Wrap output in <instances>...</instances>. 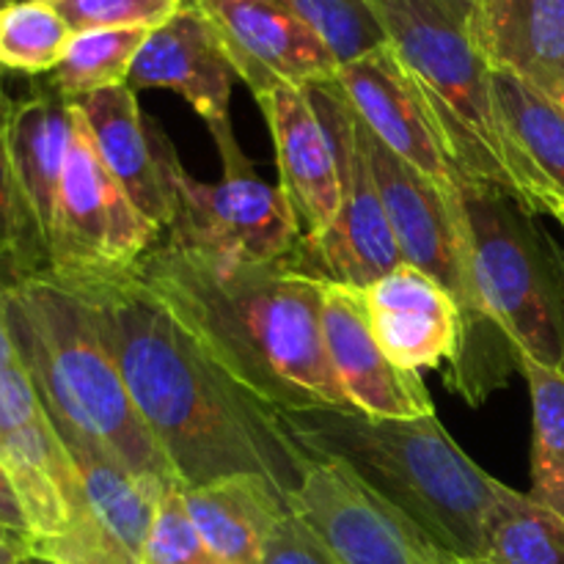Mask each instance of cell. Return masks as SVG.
<instances>
[{
  "label": "cell",
  "instance_id": "obj_1",
  "mask_svg": "<svg viewBox=\"0 0 564 564\" xmlns=\"http://www.w3.org/2000/svg\"><path fill=\"white\" fill-rule=\"evenodd\" d=\"M55 275L91 314L138 416L182 488L259 474L284 496L297 490L312 460L286 438L273 411L220 372L132 270Z\"/></svg>",
  "mask_w": 564,
  "mask_h": 564
},
{
  "label": "cell",
  "instance_id": "obj_2",
  "mask_svg": "<svg viewBox=\"0 0 564 564\" xmlns=\"http://www.w3.org/2000/svg\"><path fill=\"white\" fill-rule=\"evenodd\" d=\"M135 279L248 397L273 413L350 405L323 341V281L279 262L163 242Z\"/></svg>",
  "mask_w": 564,
  "mask_h": 564
},
{
  "label": "cell",
  "instance_id": "obj_3",
  "mask_svg": "<svg viewBox=\"0 0 564 564\" xmlns=\"http://www.w3.org/2000/svg\"><path fill=\"white\" fill-rule=\"evenodd\" d=\"M275 419L308 460L350 468L441 543L479 560L490 516L510 488L479 468L435 413L378 419L352 405H319Z\"/></svg>",
  "mask_w": 564,
  "mask_h": 564
},
{
  "label": "cell",
  "instance_id": "obj_4",
  "mask_svg": "<svg viewBox=\"0 0 564 564\" xmlns=\"http://www.w3.org/2000/svg\"><path fill=\"white\" fill-rule=\"evenodd\" d=\"M3 317L58 433L83 435L138 477L176 482L75 290L53 270L14 264L3 284Z\"/></svg>",
  "mask_w": 564,
  "mask_h": 564
},
{
  "label": "cell",
  "instance_id": "obj_5",
  "mask_svg": "<svg viewBox=\"0 0 564 564\" xmlns=\"http://www.w3.org/2000/svg\"><path fill=\"white\" fill-rule=\"evenodd\" d=\"M389 47L422 91L457 174L521 202L477 36V0H367Z\"/></svg>",
  "mask_w": 564,
  "mask_h": 564
},
{
  "label": "cell",
  "instance_id": "obj_6",
  "mask_svg": "<svg viewBox=\"0 0 564 564\" xmlns=\"http://www.w3.org/2000/svg\"><path fill=\"white\" fill-rule=\"evenodd\" d=\"M477 295L516 356L562 369L564 334L545 231L516 198L485 182L457 180Z\"/></svg>",
  "mask_w": 564,
  "mask_h": 564
},
{
  "label": "cell",
  "instance_id": "obj_7",
  "mask_svg": "<svg viewBox=\"0 0 564 564\" xmlns=\"http://www.w3.org/2000/svg\"><path fill=\"white\" fill-rule=\"evenodd\" d=\"M314 105L328 127L339 160L341 198L334 220L317 237H301L292 262L330 284L364 290L402 264L378 182L364 147V124L334 83L312 88Z\"/></svg>",
  "mask_w": 564,
  "mask_h": 564
},
{
  "label": "cell",
  "instance_id": "obj_8",
  "mask_svg": "<svg viewBox=\"0 0 564 564\" xmlns=\"http://www.w3.org/2000/svg\"><path fill=\"white\" fill-rule=\"evenodd\" d=\"M286 501L339 564H488L441 543L339 463H308Z\"/></svg>",
  "mask_w": 564,
  "mask_h": 564
},
{
  "label": "cell",
  "instance_id": "obj_9",
  "mask_svg": "<svg viewBox=\"0 0 564 564\" xmlns=\"http://www.w3.org/2000/svg\"><path fill=\"white\" fill-rule=\"evenodd\" d=\"M58 438L75 463L80 488L72 499L64 532L33 545V556L50 564H143L154 512L176 482L127 471L83 435L58 433Z\"/></svg>",
  "mask_w": 564,
  "mask_h": 564
},
{
  "label": "cell",
  "instance_id": "obj_10",
  "mask_svg": "<svg viewBox=\"0 0 564 564\" xmlns=\"http://www.w3.org/2000/svg\"><path fill=\"white\" fill-rule=\"evenodd\" d=\"M158 235L108 174L77 108L75 138L55 204L47 268L55 273H121L154 248Z\"/></svg>",
  "mask_w": 564,
  "mask_h": 564
},
{
  "label": "cell",
  "instance_id": "obj_11",
  "mask_svg": "<svg viewBox=\"0 0 564 564\" xmlns=\"http://www.w3.org/2000/svg\"><path fill=\"white\" fill-rule=\"evenodd\" d=\"M174 182V220L169 242L251 262H279L301 242L303 229L290 198L279 185H268L257 169L224 171L218 185L193 180L176 158L171 169Z\"/></svg>",
  "mask_w": 564,
  "mask_h": 564
},
{
  "label": "cell",
  "instance_id": "obj_12",
  "mask_svg": "<svg viewBox=\"0 0 564 564\" xmlns=\"http://www.w3.org/2000/svg\"><path fill=\"white\" fill-rule=\"evenodd\" d=\"M235 77L213 22L193 0H185L169 22L149 33L127 86L132 91L165 88L180 94L213 132L224 171H235L251 165L231 130L229 108Z\"/></svg>",
  "mask_w": 564,
  "mask_h": 564
},
{
  "label": "cell",
  "instance_id": "obj_13",
  "mask_svg": "<svg viewBox=\"0 0 564 564\" xmlns=\"http://www.w3.org/2000/svg\"><path fill=\"white\" fill-rule=\"evenodd\" d=\"M213 22L235 75L253 97L273 88L334 83L339 64L323 42L279 0H193Z\"/></svg>",
  "mask_w": 564,
  "mask_h": 564
},
{
  "label": "cell",
  "instance_id": "obj_14",
  "mask_svg": "<svg viewBox=\"0 0 564 564\" xmlns=\"http://www.w3.org/2000/svg\"><path fill=\"white\" fill-rule=\"evenodd\" d=\"M334 88L397 158L444 191H457L460 174L446 154L427 102L389 44L339 66Z\"/></svg>",
  "mask_w": 564,
  "mask_h": 564
},
{
  "label": "cell",
  "instance_id": "obj_15",
  "mask_svg": "<svg viewBox=\"0 0 564 564\" xmlns=\"http://www.w3.org/2000/svg\"><path fill=\"white\" fill-rule=\"evenodd\" d=\"M319 317L330 369L356 411L378 419H419L435 413L422 375L397 367L375 339L361 290L323 281Z\"/></svg>",
  "mask_w": 564,
  "mask_h": 564
},
{
  "label": "cell",
  "instance_id": "obj_16",
  "mask_svg": "<svg viewBox=\"0 0 564 564\" xmlns=\"http://www.w3.org/2000/svg\"><path fill=\"white\" fill-rule=\"evenodd\" d=\"M75 105L108 174L154 229H169L176 207L171 182L176 149L165 132L147 124L135 91L130 86L108 88L75 99Z\"/></svg>",
  "mask_w": 564,
  "mask_h": 564
},
{
  "label": "cell",
  "instance_id": "obj_17",
  "mask_svg": "<svg viewBox=\"0 0 564 564\" xmlns=\"http://www.w3.org/2000/svg\"><path fill=\"white\" fill-rule=\"evenodd\" d=\"M369 325L386 356L405 372H427L455 361L460 308L424 270L402 262L361 290Z\"/></svg>",
  "mask_w": 564,
  "mask_h": 564
},
{
  "label": "cell",
  "instance_id": "obj_18",
  "mask_svg": "<svg viewBox=\"0 0 564 564\" xmlns=\"http://www.w3.org/2000/svg\"><path fill=\"white\" fill-rule=\"evenodd\" d=\"M253 99L268 119L281 193L290 198L303 237H317L330 226L341 198L334 138L312 91L281 86Z\"/></svg>",
  "mask_w": 564,
  "mask_h": 564
},
{
  "label": "cell",
  "instance_id": "obj_19",
  "mask_svg": "<svg viewBox=\"0 0 564 564\" xmlns=\"http://www.w3.org/2000/svg\"><path fill=\"white\" fill-rule=\"evenodd\" d=\"M494 102L516 163L529 215H551L564 229V113L532 83L494 69Z\"/></svg>",
  "mask_w": 564,
  "mask_h": 564
},
{
  "label": "cell",
  "instance_id": "obj_20",
  "mask_svg": "<svg viewBox=\"0 0 564 564\" xmlns=\"http://www.w3.org/2000/svg\"><path fill=\"white\" fill-rule=\"evenodd\" d=\"M77 108L55 88L14 99L9 119V154L31 229L47 259L61 176L75 138Z\"/></svg>",
  "mask_w": 564,
  "mask_h": 564
},
{
  "label": "cell",
  "instance_id": "obj_21",
  "mask_svg": "<svg viewBox=\"0 0 564 564\" xmlns=\"http://www.w3.org/2000/svg\"><path fill=\"white\" fill-rule=\"evenodd\" d=\"M187 516L224 564H262L264 538L290 510L286 496L259 474H235L182 488Z\"/></svg>",
  "mask_w": 564,
  "mask_h": 564
},
{
  "label": "cell",
  "instance_id": "obj_22",
  "mask_svg": "<svg viewBox=\"0 0 564 564\" xmlns=\"http://www.w3.org/2000/svg\"><path fill=\"white\" fill-rule=\"evenodd\" d=\"M477 36L490 69L543 94L564 75V0H477Z\"/></svg>",
  "mask_w": 564,
  "mask_h": 564
},
{
  "label": "cell",
  "instance_id": "obj_23",
  "mask_svg": "<svg viewBox=\"0 0 564 564\" xmlns=\"http://www.w3.org/2000/svg\"><path fill=\"white\" fill-rule=\"evenodd\" d=\"M532 397V499L564 518V372L518 356Z\"/></svg>",
  "mask_w": 564,
  "mask_h": 564
},
{
  "label": "cell",
  "instance_id": "obj_24",
  "mask_svg": "<svg viewBox=\"0 0 564 564\" xmlns=\"http://www.w3.org/2000/svg\"><path fill=\"white\" fill-rule=\"evenodd\" d=\"M479 560L488 564H564V518L529 494L510 488L490 516Z\"/></svg>",
  "mask_w": 564,
  "mask_h": 564
},
{
  "label": "cell",
  "instance_id": "obj_25",
  "mask_svg": "<svg viewBox=\"0 0 564 564\" xmlns=\"http://www.w3.org/2000/svg\"><path fill=\"white\" fill-rule=\"evenodd\" d=\"M152 31H83L72 33L61 64L50 72V88L66 99L127 86L132 64Z\"/></svg>",
  "mask_w": 564,
  "mask_h": 564
},
{
  "label": "cell",
  "instance_id": "obj_26",
  "mask_svg": "<svg viewBox=\"0 0 564 564\" xmlns=\"http://www.w3.org/2000/svg\"><path fill=\"white\" fill-rule=\"evenodd\" d=\"M72 42V28L47 0H17L0 11V66L25 75L53 72Z\"/></svg>",
  "mask_w": 564,
  "mask_h": 564
},
{
  "label": "cell",
  "instance_id": "obj_27",
  "mask_svg": "<svg viewBox=\"0 0 564 564\" xmlns=\"http://www.w3.org/2000/svg\"><path fill=\"white\" fill-rule=\"evenodd\" d=\"M319 42L339 66L386 47L383 28L367 0H279Z\"/></svg>",
  "mask_w": 564,
  "mask_h": 564
},
{
  "label": "cell",
  "instance_id": "obj_28",
  "mask_svg": "<svg viewBox=\"0 0 564 564\" xmlns=\"http://www.w3.org/2000/svg\"><path fill=\"white\" fill-rule=\"evenodd\" d=\"M14 99L0 88V257H14L25 268H47L31 229L9 154V119Z\"/></svg>",
  "mask_w": 564,
  "mask_h": 564
},
{
  "label": "cell",
  "instance_id": "obj_29",
  "mask_svg": "<svg viewBox=\"0 0 564 564\" xmlns=\"http://www.w3.org/2000/svg\"><path fill=\"white\" fill-rule=\"evenodd\" d=\"M72 33L83 31H154L169 22L185 0H47Z\"/></svg>",
  "mask_w": 564,
  "mask_h": 564
},
{
  "label": "cell",
  "instance_id": "obj_30",
  "mask_svg": "<svg viewBox=\"0 0 564 564\" xmlns=\"http://www.w3.org/2000/svg\"><path fill=\"white\" fill-rule=\"evenodd\" d=\"M143 564H224L207 549L187 516L180 485H171L160 499L143 549Z\"/></svg>",
  "mask_w": 564,
  "mask_h": 564
},
{
  "label": "cell",
  "instance_id": "obj_31",
  "mask_svg": "<svg viewBox=\"0 0 564 564\" xmlns=\"http://www.w3.org/2000/svg\"><path fill=\"white\" fill-rule=\"evenodd\" d=\"M262 564H339L303 523L295 510H286L264 538Z\"/></svg>",
  "mask_w": 564,
  "mask_h": 564
},
{
  "label": "cell",
  "instance_id": "obj_32",
  "mask_svg": "<svg viewBox=\"0 0 564 564\" xmlns=\"http://www.w3.org/2000/svg\"><path fill=\"white\" fill-rule=\"evenodd\" d=\"M0 538L22 540V543H28V545L33 543L25 510H22L20 496H17L14 482H11L3 460H0Z\"/></svg>",
  "mask_w": 564,
  "mask_h": 564
},
{
  "label": "cell",
  "instance_id": "obj_33",
  "mask_svg": "<svg viewBox=\"0 0 564 564\" xmlns=\"http://www.w3.org/2000/svg\"><path fill=\"white\" fill-rule=\"evenodd\" d=\"M14 264H22V262H17L14 257H0V375L20 367V358H17L14 341H11L9 328H6V317H3V284L6 279H9Z\"/></svg>",
  "mask_w": 564,
  "mask_h": 564
},
{
  "label": "cell",
  "instance_id": "obj_34",
  "mask_svg": "<svg viewBox=\"0 0 564 564\" xmlns=\"http://www.w3.org/2000/svg\"><path fill=\"white\" fill-rule=\"evenodd\" d=\"M545 242H549V257L551 264H554V275H556V295H560V312H562V334H564V246L554 240L551 235H545ZM564 372V364H562Z\"/></svg>",
  "mask_w": 564,
  "mask_h": 564
},
{
  "label": "cell",
  "instance_id": "obj_35",
  "mask_svg": "<svg viewBox=\"0 0 564 564\" xmlns=\"http://www.w3.org/2000/svg\"><path fill=\"white\" fill-rule=\"evenodd\" d=\"M33 560L31 545L22 540L0 538V564H28Z\"/></svg>",
  "mask_w": 564,
  "mask_h": 564
},
{
  "label": "cell",
  "instance_id": "obj_36",
  "mask_svg": "<svg viewBox=\"0 0 564 564\" xmlns=\"http://www.w3.org/2000/svg\"><path fill=\"white\" fill-rule=\"evenodd\" d=\"M549 97L554 99L556 105H560V108H562V113H564V75L560 77V83H556V86L551 88V94H549Z\"/></svg>",
  "mask_w": 564,
  "mask_h": 564
},
{
  "label": "cell",
  "instance_id": "obj_37",
  "mask_svg": "<svg viewBox=\"0 0 564 564\" xmlns=\"http://www.w3.org/2000/svg\"><path fill=\"white\" fill-rule=\"evenodd\" d=\"M11 3H17V0H0V11H3L6 6H11Z\"/></svg>",
  "mask_w": 564,
  "mask_h": 564
},
{
  "label": "cell",
  "instance_id": "obj_38",
  "mask_svg": "<svg viewBox=\"0 0 564 564\" xmlns=\"http://www.w3.org/2000/svg\"><path fill=\"white\" fill-rule=\"evenodd\" d=\"M28 564H50V562H42V560H36V556H33V560L28 562Z\"/></svg>",
  "mask_w": 564,
  "mask_h": 564
}]
</instances>
